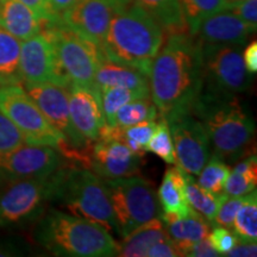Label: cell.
Returning <instances> with one entry per match:
<instances>
[{"instance_id":"obj_38","label":"cell","mask_w":257,"mask_h":257,"mask_svg":"<svg viewBox=\"0 0 257 257\" xmlns=\"http://www.w3.org/2000/svg\"><path fill=\"white\" fill-rule=\"evenodd\" d=\"M147 256L149 257H180L182 253L176 248L173 240L168 236L166 238L159 240L148 250Z\"/></svg>"},{"instance_id":"obj_15","label":"cell","mask_w":257,"mask_h":257,"mask_svg":"<svg viewBox=\"0 0 257 257\" xmlns=\"http://www.w3.org/2000/svg\"><path fill=\"white\" fill-rule=\"evenodd\" d=\"M142 157L115 138L101 136L92 144L86 168L104 180L137 175Z\"/></svg>"},{"instance_id":"obj_7","label":"cell","mask_w":257,"mask_h":257,"mask_svg":"<svg viewBox=\"0 0 257 257\" xmlns=\"http://www.w3.org/2000/svg\"><path fill=\"white\" fill-rule=\"evenodd\" d=\"M117 220V234L125 237L162 214L157 193L149 180L133 175L105 180Z\"/></svg>"},{"instance_id":"obj_9","label":"cell","mask_w":257,"mask_h":257,"mask_svg":"<svg viewBox=\"0 0 257 257\" xmlns=\"http://www.w3.org/2000/svg\"><path fill=\"white\" fill-rule=\"evenodd\" d=\"M42 29L49 34L61 67L72 85L92 86L96 69L105 61L100 48L60 22L46 23Z\"/></svg>"},{"instance_id":"obj_30","label":"cell","mask_w":257,"mask_h":257,"mask_svg":"<svg viewBox=\"0 0 257 257\" xmlns=\"http://www.w3.org/2000/svg\"><path fill=\"white\" fill-rule=\"evenodd\" d=\"M230 172L231 169L229 165L225 163V161L221 160L216 154H213V156H210L200 173L197 175V184L202 189L212 193V194L221 195L224 194V187Z\"/></svg>"},{"instance_id":"obj_32","label":"cell","mask_w":257,"mask_h":257,"mask_svg":"<svg viewBox=\"0 0 257 257\" xmlns=\"http://www.w3.org/2000/svg\"><path fill=\"white\" fill-rule=\"evenodd\" d=\"M189 34L193 35L205 18L229 8L227 0H180Z\"/></svg>"},{"instance_id":"obj_28","label":"cell","mask_w":257,"mask_h":257,"mask_svg":"<svg viewBox=\"0 0 257 257\" xmlns=\"http://www.w3.org/2000/svg\"><path fill=\"white\" fill-rule=\"evenodd\" d=\"M233 232L240 240H257V193L255 191L244 195L243 202L234 217Z\"/></svg>"},{"instance_id":"obj_19","label":"cell","mask_w":257,"mask_h":257,"mask_svg":"<svg viewBox=\"0 0 257 257\" xmlns=\"http://www.w3.org/2000/svg\"><path fill=\"white\" fill-rule=\"evenodd\" d=\"M167 236L173 240L182 256H187L189 249L199 240L207 237L210 232V223L194 210L182 217L161 214Z\"/></svg>"},{"instance_id":"obj_16","label":"cell","mask_w":257,"mask_h":257,"mask_svg":"<svg viewBox=\"0 0 257 257\" xmlns=\"http://www.w3.org/2000/svg\"><path fill=\"white\" fill-rule=\"evenodd\" d=\"M70 121L86 143L93 144L106 126L100 91L94 85H72L68 88Z\"/></svg>"},{"instance_id":"obj_23","label":"cell","mask_w":257,"mask_h":257,"mask_svg":"<svg viewBox=\"0 0 257 257\" xmlns=\"http://www.w3.org/2000/svg\"><path fill=\"white\" fill-rule=\"evenodd\" d=\"M157 198L163 214L182 217L191 211L185 197L184 180L179 166L166 170L157 192Z\"/></svg>"},{"instance_id":"obj_36","label":"cell","mask_w":257,"mask_h":257,"mask_svg":"<svg viewBox=\"0 0 257 257\" xmlns=\"http://www.w3.org/2000/svg\"><path fill=\"white\" fill-rule=\"evenodd\" d=\"M24 143V138L18 128L0 111V153Z\"/></svg>"},{"instance_id":"obj_26","label":"cell","mask_w":257,"mask_h":257,"mask_svg":"<svg viewBox=\"0 0 257 257\" xmlns=\"http://www.w3.org/2000/svg\"><path fill=\"white\" fill-rule=\"evenodd\" d=\"M181 173L182 180H184L185 197L186 200H187L188 206L200 214L202 218H205L208 223H212V220L216 217V213L220 206L221 201L224 200L226 195L212 194V193L202 189L197 184V180L193 178V175L188 174V173H186L182 169Z\"/></svg>"},{"instance_id":"obj_27","label":"cell","mask_w":257,"mask_h":257,"mask_svg":"<svg viewBox=\"0 0 257 257\" xmlns=\"http://www.w3.org/2000/svg\"><path fill=\"white\" fill-rule=\"evenodd\" d=\"M256 185L257 159L255 154H251L237 161L226 180L224 194L227 197H244L255 191Z\"/></svg>"},{"instance_id":"obj_8","label":"cell","mask_w":257,"mask_h":257,"mask_svg":"<svg viewBox=\"0 0 257 257\" xmlns=\"http://www.w3.org/2000/svg\"><path fill=\"white\" fill-rule=\"evenodd\" d=\"M0 111L18 128L25 144L55 148L61 154L64 152L63 136L51 126L21 85L0 87Z\"/></svg>"},{"instance_id":"obj_29","label":"cell","mask_w":257,"mask_h":257,"mask_svg":"<svg viewBox=\"0 0 257 257\" xmlns=\"http://www.w3.org/2000/svg\"><path fill=\"white\" fill-rule=\"evenodd\" d=\"M101 96V106L104 112L105 123L107 126L115 125V114L121 106L136 99L149 98L150 93L144 91H134V89L119 87L99 88Z\"/></svg>"},{"instance_id":"obj_41","label":"cell","mask_w":257,"mask_h":257,"mask_svg":"<svg viewBox=\"0 0 257 257\" xmlns=\"http://www.w3.org/2000/svg\"><path fill=\"white\" fill-rule=\"evenodd\" d=\"M243 61L245 68L250 74L257 73V43L256 41L250 43L243 49Z\"/></svg>"},{"instance_id":"obj_44","label":"cell","mask_w":257,"mask_h":257,"mask_svg":"<svg viewBox=\"0 0 257 257\" xmlns=\"http://www.w3.org/2000/svg\"><path fill=\"white\" fill-rule=\"evenodd\" d=\"M78 2L79 0H49L51 15H53L54 18L53 22L59 21L61 15H62L63 12H66L68 9L72 8V6ZM53 22H51V23H53Z\"/></svg>"},{"instance_id":"obj_24","label":"cell","mask_w":257,"mask_h":257,"mask_svg":"<svg viewBox=\"0 0 257 257\" xmlns=\"http://www.w3.org/2000/svg\"><path fill=\"white\" fill-rule=\"evenodd\" d=\"M162 28L167 36L188 31L180 0H136Z\"/></svg>"},{"instance_id":"obj_2","label":"cell","mask_w":257,"mask_h":257,"mask_svg":"<svg viewBox=\"0 0 257 257\" xmlns=\"http://www.w3.org/2000/svg\"><path fill=\"white\" fill-rule=\"evenodd\" d=\"M165 41L162 28L134 0L113 12L100 50L105 61L140 70L149 76L152 64Z\"/></svg>"},{"instance_id":"obj_39","label":"cell","mask_w":257,"mask_h":257,"mask_svg":"<svg viewBox=\"0 0 257 257\" xmlns=\"http://www.w3.org/2000/svg\"><path fill=\"white\" fill-rule=\"evenodd\" d=\"M21 2L36 15V17L42 22V24L51 23L54 21L49 0H21Z\"/></svg>"},{"instance_id":"obj_45","label":"cell","mask_w":257,"mask_h":257,"mask_svg":"<svg viewBox=\"0 0 257 257\" xmlns=\"http://www.w3.org/2000/svg\"><path fill=\"white\" fill-rule=\"evenodd\" d=\"M106 2H107L108 4L112 6L113 11H115V10L123 9V8H125V6H127L128 4H131L134 0H106Z\"/></svg>"},{"instance_id":"obj_35","label":"cell","mask_w":257,"mask_h":257,"mask_svg":"<svg viewBox=\"0 0 257 257\" xmlns=\"http://www.w3.org/2000/svg\"><path fill=\"white\" fill-rule=\"evenodd\" d=\"M207 238L220 256H226L238 242V237L234 232L223 226L214 227L211 232H208Z\"/></svg>"},{"instance_id":"obj_31","label":"cell","mask_w":257,"mask_h":257,"mask_svg":"<svg viewBox=\"0 0 257 257\" xmlns=\"http://www.w3.org/2000/svg\"><path fill=\"white\" fill-rule=\"evenodd\" d=\"M159 115V110L150 96L136 99L121 106L115 114V125L120 127L130 126V125L142 123V121L156 120Z\"/></svg>"},{"instance_id":"obj_22","label":"cell","mask_w":257,"mask_h":257,"mask_svg":"<svg viewBox=\"0 0 257 257\" xmlns=\"http://www.w3.org/2000/svg\"><path fill=\"white\" fill-rule=\"evenodd\" d=\"M167 232L161 218L148 221L137 229L123 237L118 244V255L121 257H143L147 256L148 250L159 240L166 238Z\"/></svg>"},{"instance_id":"obj_20","label":"cell","mask_w":257,"mask_h":257,"mask_svg":"<svg viewBox=\"0 0 257 257\" xmlns=\"http://www.w3.org/2000/svg\"><path fill=\"white\" fill-rule=\"evenodd\" d=\"M0 28L25 41L41 32L43 24L21 0H0Z\"/></svg>"},{"instance_id":"obj_34","label":"cell","mask_w":257,"mask_h":257,"mask_svg":"<svg viewBox=\"0 0 257 257\" xmlns=\"http://www.w3.org/2000/svg\"><path fill=\"white\" fill-rule=\"evenodd\" d=\"M243 202V197H225L218 208L216 217L212 220L214 226H223L226 229H232L234 217L237 211Z\"/></svg>"},{"instance_id":"obj_13","label":"cell","mask_w":257,"mask_h":257,"mask_svg":"<svg viewBox=\"0 0 257 257\" xmlns=\"http://www.w3.org/2000/svg\"><path fill=\"white\" fill-rule=\"evenodd\" d=\"M172 135L176 163L191 175H198L211 156V142L200 119L185 112L167 118Z\"/></svg>"},{"instance_id":"obj_18","label":"cell","mask_w":257,"mask_h":257,"mask_svg":"<svg viewBox=\"0 0 257 257\" xmlns=\"http://www.w3.org/2000/svg\"><path fill=\"white\" fill-rule=\"evenodd\" d=\"M252 32L230 10L217 12L199 24L193 37L200 44L244 47Z\"/></svg>"},{"instance_id":"obj_14","label":"cell","mask_w":257,"mask_h":257,"mask_svg":"<svg viewBox=\"0 0 257 257\" xmlns=\"http://www.w3.org/2000/svg\"><path fill=\"white\" fill-rule=\"evenodd\" d=\"M19 68L24 85L49 82L64 88L72 85L57 59L53 41L44 29L21 44Z\"/></svg>"},{"instance_id":"obj_33","label":"cell","mask_w":257,"mask_h":257,"mask_svg":"<svg viewBox=\"0 0 257 257\" xmlns=\"http://www.w3.org/2000/svg\"><path fill=\"white\" fill-rule=\"evenodd\" d=\"M148 152L154 153L166 163L176 165L174 144H173L169 125L166 118L161 117V120L156 124L155 131L148 144Z\"/></svg>"},{"instance_id":"obj_5","label":"cell","mask_w":257,"mask_h":257,"mask_svg":"<svg viewBox=\"0 0 257 257\" xmlns=\"http://www.w3.org/2000/svg\"><path fill=\"white\" fill-rule=\"evenodd\" d=\"M55 202L74 216L94 221L111 233H117V220L107 186L92 170L63 166Z\"/></svg>"},{"instance_id":"obj_11","label":"cell","mask_w":257,"mask_h":257,"mask_svg":"<svg viewBox=\"0 0 257 257\" xmlns=\"http://www.w3.org/2000/svg\"><path fill=\"white\" fill-rule=\"evenodd\" d=\"M202 56V89L213 93L237 94L245 92L252 74L245 68L243 47L200 44Z\"/></svg>"},{"instance_id":"obj_42","label":"cell","mask_w":257,"mask_h":257,"mask_svg":"<svg viewBox=\"0 0 257 257\" xmlns=\"http://www.w3.org/2000/svg\"><path fill=\"white\" fill-rule=\"evenodd\" d=\"M257 255V244L256 242H245L238 239L233 249L226 256L232 257H255Z\"/></svg>"},{"instance_id":"obj_37","label":"cell","mask_w":257,"mask_h":257,"mask_svg":"<svg viewBox=\"0 0 257 257\" xmlns=\"http://www.w3.org/2000/svg\"><path fill=\"white\" fill-rule=\"evenodd\" d=\"M227 10L242 19L252 34H255L257 29V0H239L230 3Z\"/></svg>"},{"instance_id":"obj_6","label":"cell","mask_w":257,"mask_h":257,"mask_svg":"<svg viewBox=\"0 0 257 257\" xmlns=\"http://www.w3.org/2000/svg\"><path fill=\"white\" fill-rule=\"evenodd\" d=\"M62 168L0 187V229H22L40 219L56 200Z\"/></svg>"},{"instance_id":"obj_21","label":"cell","mask_w":257,"mask_h":257,"mask_svg":"<svg viewBox=\"0 0 257 257\" xmlns=\"http://www.w3.org/2000/svg\"><path fill=\"white\" fill-rule=\"evenodd\" d=\"M93 85L98 88L119 87L149 92V76L140 70L104 61L96 69Z\"/></svg>"},{"instance_id":"obj_4","label":"cell","mask_w":257,"mask_h":257,"mask_svg":"<svg viewBox=\"0 0 257 257\" xmlns=\"http://www.w3.org/2000/svg\"><path fill=\"white\" fill-rule=\"evenodd\" d=\"M34 237L42 248L55 256L118 255L117 242L102 225L56 208H48L37 220Z\"/></svg>"},{"instance_id":"obj_12","label":"cell","mask_w":257,"mask_h":257,"mask_svg":"<svg viewBox=\"0 0 257 257\" xmlns=\"http://www.w3.org/2000/svg\"><path fill=\"white\" fill-rule=\"evenodd\" d=\"M64 157L51 147L22 144L0 153V187L21 180L43 178L61 167Z\"/></svg>"},{"instance_id":"obj_3","label":"cell","mask_w":257,"mask_h":257,"mask_svg":"<svg viewBox=\"0 0 257 257\" xmlns=\"http://www.w3.org/2000/svg\"><path fill=\"white\" fill-rule=\"evenodd\" d=\"M192 113L204 124L214 154L221 160L233 163L255 154V123L236 94L202 89Z\"/></svg>"},{"instance_id":"obj_1","label":"cell","mask_w":257,"mask_h":257,"mask_svg":"<svg viewBox=\"0 0 257 257\" xmlns=\"http://www.w3.org/2000/svg\"><path fill=\"white\" fill-rule=\"evenodd\" d=\"M202 87L200 43L189 32L169 35L149 73L150 99L160 117L192 112Z\"/></svg>"},{"instance_id":"obj_17","label":"cell","mask_w":257,"mask_h":257,"mask_svg":"<svg viewBox=\"0 0 257 257\" xmlns=\"http://www.w3.org/2000/svg\"><path fill=\"white\" fill-rule=\"evenodd\" d=\"M113 12L106 0H79L57 22L101 48Z\"/></svg>"},{"instance_id":"obj_25","label":"cell","mask_w":257,"mask_h":257,"mask_svg":"<svg viewBox=\"0 0 257 257\" xmlns=\"http://www.w3.org/2000/svg\"><path fill=\"white\" fill-rule=\"evenodd\" d=\"M21 41L0 28V87L23 82L19 68Z\"/></svg>"},{"instance_id":"obj_46","label":"cell","mask_w":257,"mask_h":257,"mask_svg":"<svg viewBox=\"0 0 257 257\" xmlns=\"http://www.w3.org/2000/svg\"><path fill=\"white\" fill-rule=\"evenodd\" d=\"M234 2H239V0H227V3H229V4L230 3H234Z\"/></svg>"},{"instance_id":"obj_43","label":"cell","mask_w":257,"mask_h":257,"mask_svg":"<svg viewBox=\"0 0 257 257\" xmlns=\"http://www.w3.org/2000/svg\"><path fill=\"white\" fill-rule=\"evenodd\" d=\"M23 244L14 239H0V257H11L24 255Z\"/></svg>"},{"instance_id":"obj_40","label":"cell","mask_w":257,"mask_h":257,"mask_svg":"<svg viewBox=\"0 0 257 257\" xmlns=\"http://www.w3.org/2000/svg\"><path fill=\"white\" fill-rule=\"evenodd\" d=\"M187 256L191 257H217L220 256L219 253L216 251V249L212 246L207 237L202 238L194 244L189 251L187 252Z\"/></svg>"},{"instance_id":"obj_10","label":"cell","mask_w":257,"mask_h":257,"mask_svg":"<svg viewBox=\"0 0 257 257\" xmlns=\"http://www.w3.org/2000/svg\"><path fill=\"white\" fill-rule=\"evenodd\" d=\"M25 91L36 102L51 126L63 136L66 149L61 155L64 159L79 161L86 168L92 144L86 143L73 127L68 107V88L46 82L25 85Z\"/></svg>"}]
</instances>
